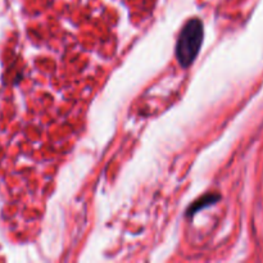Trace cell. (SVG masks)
<instances>
[{
    "label": "cell",
    "mask_w": 263,
    "mask_h": 263,
    "mask_svg": "<svg viewBox=\"0 0 263 263\" xmlns=\"http://www.w3.org/2000/svg\"><path fill=\"white\" fill-rule=\"evenodd\" d=\"M220 198L221 197L218 194H207V195H205V197L200 198L199 200H197V202L193 203V204L189 207V210H187L186 215L187 216L195 215V213L199 212V211L202 210V208L208 207V205L215 204V203L217 202V200L220 199Z\"/></svg>",
    "instance_id": "cell-2"
},
{
    "label": "cell",
    "mask_w": 263,
    "mask_h": 263,
    "mask_svg": "<svg viewBox=\"0 0 263 263\" xmlns=\"http://www.w3.org/2000/svg\"><path fill=\"white\" fill-rule=\"evenodd\" d=\"M203 23L198 18L187 21L182 27L176 43V58L182 68L192 66L198 57L203 44Z\"/></svg>",
    "instance_id": "cell-1"
}]
</instances>
